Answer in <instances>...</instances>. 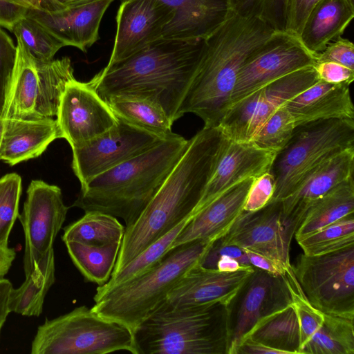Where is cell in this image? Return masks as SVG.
Wrapping results in <instances>:
<instances>
[{"label":"cell","mask_w":354,"mask_h":354,"mask_svg":"<svg viewBox=\"0 0 354 354\" xmlns=\"http://www.w3.org/2000/svg\"><path fill=\"white\" fill-rule=\"evenodd\" d=\"M113 1L85 0L53 12L31 9L27 15L44 26L65 46H74L86 53L98 40L101 19Z\"/></svg>","instance_id":"20"},{"label":"cell","mask_w":354,"mask_h":354,"mask_svg":"<svg viewBox=\"0 0 354 354\" xmlns=\"http://www.w3.org/2000/svg\"><path fill=\"white\" fill-rule=\"evenodd\" d=\"M318 80L314 66L282 76L227 109L217 127L230 140L250 142L278 108Z\"/></svg>","instance_id":"11"},{"label":"cell","mask_w":354,"mask_h":354,"mask_svg":"<svg viewBox=\"0 0 354 354\" xmlns=\"http://www.w3.org/2000/svg\"><path fill=\"white\" fill-rule=\"evenodd\" d=\"M254 178L234 185L192 215L171 248L198 240L214 242L224 236L242 212Z\"/></svg>","instance_id":"23"},{"label":"cell","mask_w":354,"mask_h":354,"mask_svg":"<svg viewBox=\"0 0 354 354\" xmlns=\"http://www.w3.org/2000/svg\"><path fill=\"white\" fill-rule=\"evenodd\" d=\"M173 10L162 38L194 40L206 39L231 13L227 0H160Z\"/></svg>","instance_id":"24"},{"label":"cell","mask_w":354,"mask_h":354,"mask_svg":"<svg viewBox=\"0 0 354 354\" xmlns=\"http://www.w3.org/2000/svg\"><path fill=\"white\" fill-rule=\"evenodd\" d=\"M351 1H353V0H351Z\"/></svg>","instance_id":"56"},{"label":"cell","mask_w":354,"mask_h":354,"mask_svg":"<svg viewBox=\"0 0 354 354\" xmlns=\"http://www.w3.org/2000/svg\"><path fill=\"white\" fill-rule=\"evenodd\" d=\"M28 9L8 0H0V27L11 32L14 25L27 15Z\"/></svg>","instance_id":"46"},{"label":"cell","mask_w":354,"mask_h":354,"mask_svg":"<svg viewBox=\"0 0 354 354\" xmlns=\"http://www.w3.org/2000/svg\"><path fill=\"white\" fill-rule=\"evenodd\" d=\"M173 10L160 0H124L116 16L115 43L108 64L124 59L162 38Z\"/></svg>","instance_id":"19"},{"label":"cell","mask_w":354,"mask_h":354,"mask_svg":"<svg viewBox=\"0 0 354 354\" xmlns=\"http://www.w3.org/2000/svg\"><path fill=\"white\" fill-rule=\"evenodd\" d=\"M190 218L191 216L151 243L119 271L112 273L109 280L105 284L98 286L97 289L106 290L119 285L140 274L156 264L170 250L176 236Z\"/></svg>","instance_id":"36"},{"label":"cell","mask_w":354,"mask_h":354,"mask_svg":"<svg viewBox=\"0 0 354 354\" xmlns=\"http://www.w3.org/2000/svg\"><path fill=\"white\" fill-rule=\"evenodd\" d=\"M316 63L315 54L298 37L274 32L241 68L225 111L268 83Z\"/></svg>","instance_id":"12"},{"label":"cell","mask_w":354,"mask_h":354,"mask_svg":"<svg viewBox=\"0 0 354 354\" xmlns=\"http://www.w3.org/2000/svg\"><path fill=\"white\" fill-rule=\"evenodd\" d=\"M351 214H354L353 176L338 184L312 204L295 232V238Z\"/></svg>","instance_id":"29"},{"label":"cell","mask_w":354,"mask_h":354,"mask_svg":"<svg viewBox=\"0 0 354 354\" xmlns=\"http://www.w3.org/2000/svg\"><path fill=\"white\" fill-rule=\"evenodd\" d=\"M297 227L283 215L281 202L270 201L254 212L242 211L222 238V245H236L291 267L290 250Z\"/></svg>","instance_id":"16"},{"label":"cell","mask_w":354,"mask_h":354,"mask_svg":"<svg viewBox=\"0 0 354 354\" xmlns=\"http://www.w3.org/2000/svg\"><path fill=\"white\" fill-rule=\"evenodd\" d=\"M295 128L293 117L283 105L263 123L251 142L260 148L279 151L288 144Z\"/></svg>","instance_id":"39"},{"label":"cell","mask_w":354,"mask_h":354,"mask_svg":"<svg viewBox=\"0 0 354 354\" xmlns=\"http://www.w3.org/2000/svg\"><path fill=\"white\" fill-rule=\"evenodd\" d=\"M248 337L283 354H299L300 326L292 304L257 323Z\"/></svg>","instance_id":"31"},{"label":"cell","mask_w":354,"mask_h":354,"mask_svg":"<svg viewBox=\"0 0 354 354\" xmlns=\"http://www.w3.org/2000/svg\"><path fill=\"white\" fill-rule=\"evenodd\" d=\"M12 288V284L8 279L4 277L0 279V334L7 317L10 313L9 299Z\"/></svg>","instance_id":"49"},{"label":"cell","mask_w":354,"mask_h":354,"mask_svg":"<svg viewBox=\"0 0 354 354\" xmlns=\"http://www.w3.org/2000/svg\"><path fill=\"white\" fill-rule=\"evenodd\" d=\"M314 68L319 80L328 83L350 85L354 80V70L337 63L318 62Z\"/></svg>","instance_id":"45"},{"label":"cell","mask_w":354,"mask_h":354,"mask_svg":"<svg viewBox=\"0 0 354 354\" xmlns=\"http://www.w3.org/2000/svg\"><path fill=\"white\" fill-rule=\"evenodd\" d=\"M68 209L58 186L41 180H32L30 183L23 212L19 216L25 236V274L53 250V243Z\"/></svg>","instance_id":"14"},{"label":"cell","mask_w":354,"mask_h":354,"mask_svg":"<svg viewBox=\"0 0 354 354\" xmlns=\"http://www.w3.org/2000/svg\"><path fill=\"white\" fill-rule=\"evenodd\" d=\"M105 101L116 117L162 139L172 136V121L156 102L132 95H116Z\"/></svg>","instance_id":"30"},{"label":"cell","mask_w":354,"mask_h":354,"mask_svg":"<svg viewBox=\"0 0 354 354\" xmlns=\"http://www.w3.org/2000/svg\"><path fill=\"white\" fill-rule=\"evenodd\" d=\"M0 160L10 166L41 156L62 138L56 119H3Z\"/></svg>","instance_id":"26"},{"label":"cell","mask_w":354,"mask_h":354,"mask_svg":"<svg viewBox=\"0 0 354 354\" xmlns=\"http://www.w3.org/2000/svg\"><path fill=\"white\" fill-rule=\"evenodd\" d=\"M350 85L318 80L284 106L296 127L319 120H354Z\"/></svg>","instance_id":"25"},{"label":"cell","mask_w":354,"mask_h":354,"mask_svg":"<svg viewBox=\"0 0 354 354\" xmlns=\"http://www.w3.org/2000/svg\"><path fill=\"white\" fill-rule=\"evenodd\" d=\"M22 192L21 176L10 173L0 178V247L8 248L13 225L19 216V203Z\"/></svg>","instance_id":"40"},{"label":"cell","mask_w":354,"mask_h":354,"mask_svg":"<svg viewBox=\"0 0 354 354\" xmlns=\"http://www.w3.org/2000/svg\"><path fill=\"white\" fill-rule=\"evenodd\" d=\"M124 230L125 227L115 216L86 212L82 218L64 229L62 241L95 245L122 243Z\"/></svg>","instance_id":"33"},{"label":"cell","mask_w":354,"mask_h":354,"mask_svg":"<svg viewBox=\"0 0 354 354\" xmlns=\"http://www.w3.org/2000/svg\"><path fill=\"white\" fill-rule=\"evenodd\" d=\"M278 152L223 135L213 169L192 215L242 180L269 171Z\"/></svg>","instance_id":"18"},{"label":"cell","mask_w":354,"mask_h":354,"mask_svg":"<svg viewBox=\"0 0 354 354\" xmlns=\"http://www.w3.org/2000/svg\"><path fill=\"white\" fill-rule=\"evenodd\" d=\"M85 0H41L40 10L53 12L77 5Z\"/></svg>","instance_id":"50"},{"label":"cell","mask_w":354,"mask_h":354,"mask_svg":"<svg viewBox=\"0 0 354 354\" xmlns=\"http://www.w3.org/2000/svg\"><path fill=\"white\" fill-rule=\"evenodd\" d=\"M214 242L194 241L171 248L153 266L106 290L96 289L92 310L133 330L167 299L182 277Z\"/></svg>","instance_id":"6"},{"label":"cell","mask_w":354,"mask_h":354,"mask_svg":"<svg viewBox=\"0 0 354 354\" xmlns=\"http://www.w3.org/2000/svg\"><path fill=\"white\" fill-rule=\"evenodd\" d=\"M283 354L281 351L272 348L250 337H245L236 350L235 354Z\"/></svg>","instance_id":"48"},{"label":"cell","mask_w":354,"mask_h":354,"mask_svg":"<svg viewBox=\"0 0 354 354\" xmlns=\"http://www.w3.org/2000/svg\"><path fill=\"white\" fill-rule=\"evenodd\" d=\"M354 148L324 160L313 169L295 190L281 201L284 216L297 230L312 204L332 188L353 176Z\"/></svg>","instance_id":"22"},{"label":"cell","mask_w":354,"mask_h":354,"mask_svg":"<svg viewBox=\"0 0 354 354\" xmlns=\"http://www.w3.org/2000/svg\"><path fill=\"white\" fill-rule=\"evenodd\" d=\"M3 130V120L1 118V114H0V146H1V142Z\"/></svg>","instance_id":"54"},{"label":"cell","mask_w":354,"mask_h":354,"mask_svg":"<svg viewBox=\"0 0 354 354\" xmlns=\"http://www.w3.org/2000/svg\"><path fill=\"white\" fill-rule=\"evenodd\" d=\"M353 17V1L319 0L306 19L299 39L309 52L319 53L342 37Z\"/></svg>","instance_id":"27"},{"label":"cell","mask_w":354,"mask_h":354,"mask_svg":"<svg viewBox=\"0 0 354 354\" xmlns=\"http://www.w3.org/2000/svg\"><path fill=\"white\" fill-rule=\"evenodd\" d=\"M55 281L54 250L37 263L26 274L24 282L12 288L9 299L10 312L24 316H39L46 295Z\"/></svg>","instance_id":"28"},{"label":"cell","mask_w":354,"mask_h":354,"mask_svg":"<svg viewBox=\"0 0 354 354\" xmlns=\"http://www.w3.org/2000/svg\"><path fill=\"white\" fill-rule=\"evenodd\" d=\"M124 1V0H121V1Z\"/></svg>","instance_id":"55"},{"label":"cell","mask_w":354,"mask_h":354,"mask_svg":"<svg viewBox=\"0 0 354 354\" xmlns=\"http://www.w3.org/2000/svg\"><path fill=\"white\" fill-rule=\"evenodd\" d=\"M223 133L218 127L203 128L189 145L159 190L130 226L125 227L112 273L192 216L204 192Z\"/></svg>","instance_id":"1"},{"label":"cell","mask_w":354,"mask_h":354,"mask_svg":"<svg viewBox=\"0 0 354 354\" xmlns=\"http://www.w3.org/2000/svg\"><path fill=\"white\" fill-rule=\"evenodd\" d=\"M243 250L247 255L251 266L276 275L286 274L288 269L279 262L248 250Z\"/></svg>","instance_id":"47"},{"label":"cell","mask_w":354,"mask_h":354,"mask_svg":"<svg viewBox=\"0 0 354 354\" xmlns=\"http://www.w3.org/2000/svg\"><path fill=\"white\" fill-rule=\"evenodd\" d=\"M15 2L22 7L28 10L37 9L40 10V1L41 0H14Z\"/></svg>","instance_id":"53"},{"label":"cell","mask_w":354,"mask_h":354,"mask_svg":"<svg viewBox=\"0 0 354 354\" xmlns=\"http://www.w3.org/2000/svg\"><path fill=\"white\" fill-rule=\"evenodd\" d=\"M174 133L145 152L95 176L81 187L73 204L132 225L159 190L189 145Z\"/></svg>","instance_id":"4"},{"label":"cell","mask_w":354,"mask_h":354,"mask_svg":"<svg viewBox=\"0 0 354 354\" xmlns=\"http://www.w3.org/2000/svg\"><path fill=\"white\" fill-rule=\"evenodd\" d=\"M133 332L138 354H228V308L219 301L175 306L165 301Z\"/></svg>","instance_id":"5"},{"label":"cell","mask_w":354,"mask_h":354,"mask_svg":"<svg viewBox=\"0 0 354 354\" xmlns=\"http://www.w3.org/2000/svg\"><path fill=\"white\" fill-rule=\"evenodd\" d=\"M354 319L324 313L322 327L300 354H354Z\"/></svg>","instance_id":"34"},{"label":"cell","mask_w":354,"mask_h":354,"mask_svg":"<svg viewBox=\"0 0 354 354\" xmlns=\"http://www.w3.org/2000/svg\"><path fill=\"white\" fill-rule=\"evenodd\" d=\"M304 254H324L354 245V214L295 238Z\"/></svg>","instance_id":"35"},{"label":"cell","mask_w":354,"mask_h":354,"mask_svg":"<svg viewBox=\"0 0 354 354\" xmlns=\"http://www.w3.org/2000/svg\"><path fill=\"white\" fill-rule=\"evenodd\" d=\"M315 55L317 63L332 62L354 70V45L347 39L339 38Z\"/></svg>","instance_id":"43"},{"label":"cell","mask_w":354,"mask_h":354,"mask_svg":"<svg viewBox=\"0 0 354 354\" xmlns=\"http://www.w3.org/2000/svg\"><path fill=\"white\" fill-rule=\"evenodd\" d=\"M15 251L10 248L0 247V279L8 273L15 258Z\"/></svg>","instance_id":"52"},{"label":"cell","mask_w":354,"mask_h":354,"mask_svg":"<svg viewBox=\"0 0 354 354\" xmlns=\"http://www.w3.org/2000/svg\"><path fill=\"white\" fill-rule=\"evenodd\" d=\"M11 32L32 57L41 62L52 61L57 52L65 46L44 26L27 15L14 25Z\"/></svg>","instance_id":"37"},{"label":"cell","mask_w":354,"mask_h":354,"mask_svg":"<svg viewBox=\"0 0 354 354\" xmlns=\"http://www.w3.org/2000/svg\"><path fill=\"white\" fill-rule=\"evenodd\" d=\"M117 118V124L106 133L81 147L72 149L71 166L81 187L165 140Z\"/></svg>","instance_id":"15"},{"label":"cell","mask_w":354,"mask_h":354,"mask_svg":"<svg viewBox=\"0 0 354 354\" xmlns=\"http://www.w3.org/2000/svg\"><path fill=\"white\" fill-rule=\"evenodd\" d=\"M351 148H354V120H319L296 127L270 169L275 180L270 201H281L313 169Z\"/></svg>","instance_id":"8"},{"label":"cell","mask_w":354,"mask_h":354,"mask_svg":"<svg viewBox=\"0 0 354 354\" xmlns=\"http://www.w3.org/2000/svg\"><path fill=\"white\" fill-rule=\"evenodd\" d=\"M292 304L286 275L254 270L227 306L230 341L228 354L236 350L259 322Z\"/></svg>","instance_id":"13"},{"label":"cell","mask_w":354,"mask_h":354,"mask_svg":"<svg viewBox=\"0 0 354 354\" xmlns=\"http://www.w3.org/2000/svg\"><path fill=\"white\" fill-rule=\"evenodd\" d=\"M319 0H288L286 32L298 37L311 10Z\"/></svg>","instance_id":"44"},{"label":"cell","mask_w":354,"mask_h":354,"mask_svg":"<svg viewBox=\"0 0 354 354\" xmlns=\"http://www.w3.org/2000/svg\"><path fill=\"white\" fill-rule=\"evenodd\" d=\"M17 57V45L10 35L0 27V114L2 111L7 88Z\"/></svg>","instance_id":"41"},{"label":"cell","mask_w":354,"mask_h":354,"mask_svg":"<svg viewBox=\"0 0 354 354\" xmlns=\"http://www.w3.org/2000/svg\"><path fill=\"white\" fill-rule=\"evenodd\" d=\"M254 270V267L233 272L192 267L169 292L165 301L171 306L219 301L227 306Z\"/></svg>","instance_id":"21"},{"label":"cell","mask_w":354,"mask_h":354,"mask_svg":"<svg viewBox=\"0 0 354 354\" xmlns=\"http://www.w3.org/2000/svg\"><path fill=\"white\" fill-rule=\"evenodd\" d=\"M68 254L88 281L105 284L115 268L122 243L95 245L76 241L64 242Z\"/></svg>","instance_id":"32"},{"label":"cell","mask_w":354,"mask_h":354,"mask_svg":"<svg viewBox=\"0 0 354 354\" xmlns=\"http://www.w3.org/2000/svg\"><path fill=\"white\" fill-rule=\"evenodd\" d=\"M249 266L241 265L238 260L230 257L221 256L216 262V270L223 272H233Z\"/></svg>","instance_id":"51"},{"label":"cell","mask_w":354,"mask_h":354,"mask_svg":"<svg viewBox=\"0 0 354 354\" xmlns=\"http://www.w3.org/2000/svg\"><path fill=\"white\" fill-rule=\"evenodd\" d=\"M292 268L315 308L354 319V245L319 255L303 253Z\"/></svg>","instance_id":"10"},{"label":"cell","mask_w":354,"mask_h":354,"mask_svg":"<svg viewBox=\"0 0 354 354\" xmlns=\"http://www.w3.org/2000/svg\"><path fill=\"white\" fill-rule=\"evenodd\" d=\"M138 354L133 332L127 326L100 316L86 306L39 326L32 354Z\"/></svg>","instance_id":"7"},{"label":"cell","mask_w":354,"mask_h":354,"mask_svg":"<svg viewBox=\"0 0 354 354\" xmlns=\"http://www.w3.org/2000/svg\"><path fill=\"white\" fill-rule=\"evenodd\" d=\"M274 189V177L270 171L254 177L248 190L243 210L254 212L263 208L272 199Z\"/></svg>","instance_id":"42"},{"label":"cell","mask_w":354,"mask_h":354,"mask_svg":"<svg viewBox=\"0 0 354 354\" xmlns=\"http://www.w3.org/2000/svg\"><path fill=\"white\" fill-rule=\"evenodd\" d=\"M274 32L258 18L231 12L205 39L198 65L180 106L179 117L192 113L202 119L204 127H217L241 68Z\"/></svg>","instance_id":"3"},{"label":"cell","mask_w":354,"mask_h":354,"mask_svg":"<svg viewBox=\"0 0 354 354\" xmlns=\"http://www.w3.org/2000/svg\"><path fill=\"white\" fill-rule=\"evenodd\" d=\"M62 138L72 149L81 147L113 127L118 118L107 102L88 82L69 81L56 115Z\"/></svg>","instance_id":"17"},{"label":"cell","mask_w":354,"mask_h":354,"mask_svg":"<svg viewBox=\"0 0 354 354\" xmlns=\"http://www.w3.org/2000/svg\"><path fill=\"white\" fill-rule=\"evenodd\" d=\"M205 39L160 38L121 61L107 64L89 82L104 100L132 95L159 104L174 123L198 65Z\"/></svg>","instance_id":"2"},{"label":"cell","mask_w":354,"mask_h":354,"mask_svg":"<svg viewBox=\"0 0 354 354\" xmlns=\"http://www.w3.org/2000/svg\"><path fill=\"white\" fill-rule=\"evenodd\" d=\"M230 11L243 17L258 18L275 32H286L288 0H227Z\"/></svg>","instance_id":"38"},{"label":"cell","mask_w":354,"mask_h":354,"mask_svg":"<svg viewBox=\"0 0 354 354\" xmlns=\"http://www.w3.org/2000/svg\"><path fill=\"white\" fill-rule=\"evenodd\" d=\"M17 41L15 64L1 116L3 119L53 118L66 85L75 78L71 59L63 57L41 62Z\"/></svg>","instance_id":"9"}]
</instances>
